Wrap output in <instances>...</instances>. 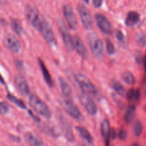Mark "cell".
Returning <instances> with one entry per match:
<instances>
[{
  "label": "cell",
  "instance_id": "cell-34",
  "mask_svg": "<svg viewBox=\"0 0 146 146\" xmlns=\"http://www.w3.org/2000/svg\"><path fill=\"white\" fill-rule=\"evenodd\" d=\"M127 136V133L125 130H121L118 133V138L121 140H125Z\"/></svg>",
  "mask_w": 146,
  "mask_h": 146
},
{
  "label": "cell",
  "instance_id": "cell-12",
  "mask_svg": "<svg viewBox=\"0 0 146 146\" xmlns=\"http://www.w3.org/2000/svg\"><path fill=\"white\" fill-rule=\"evenodd\" d=\"M3 42H4V46L11 52L17 54L21 50V44L19 41L13 34H7L4 36Z\"/></svg>",
  "mask_w": 146,
  "mask_h": 146
},
{
  "label": "cell",
  "instance_id": "cell-22",
  "mask_svg": "<svg viewBox=\"0 0 146 146\" xmlns=\"http://www.w3.org/2000/svg\"><path fill=\"white\" fill-rule=\"evenodd\" d=\"M135 115V108L133 106H129L125 113V121L127 123H131L134 119Z\"/></svg>",
  "mask_w": 146,
  "mask_h": 146
},
{
  "label": "cell",
  "instance_id": "cell-1",
  "mask_svg": "<svg viewBox=\"0 0 146 146\" xmlns=\"http://www.w3.org/2000/svg\"><path fill=\"white\" fill-rule=\"evenodd\" d=\"M29 103L32 109L38 114L48 119L51 117V111L48 106L36 95H31L29 97Z\"/></svg>",
  "mask_w": 146,
  "mask_h": 146
},
{
  "label": "cell",
  "instance_id": "cell-26",
  "mask_svg": "<svg viewBox=\"0 0 146 146\" xmlns=\"http://www.w3.org/2000/svg\"><path fill=\"white\" fill-rule=\"evenodd\" d=\"M7 98L11 102H12L13 104H14L15 105H17V106L19 107L20 108H22V109H25L26 108V105L24 104V103L21 100L19 99L18 98L15 97L14 96H13L12 94H7Z\"/></svg>",
  "mask_w": 146,
  "mask_h": 146
},
{
  "label": "cell",
  "instance_id": "cell-18",
  "mask_svg": "<svg viewBox=\"0 0 146 146\" xmlns=\"http://www.w3.org/2000/svg\"><path fill=\"white\" fill-rule=\"evenodd\" d=\"M38 65H39L40 68H41V73H42L43 77L44 78V81L46 83L47 85L49 87H52L54 85V81H53L52 78L51 76V74H49V71H48V68L46 66L45 64H44V61L41 59V58H38Z\"/></svg>",
  "mask_w": 146,
  "mask_h": 146
},
{
  "label": "cell",
  "instance_id": "cell-14",
  "mask_svg": "<svg viewBox=\"0 0 146 146\" xmlns=\"http://www.w3.org/2000/svg\"><path fill=\"white\" fill-rule=\"evenodd\" d=\"M15 84L19 92L24 96H27L29 94V87L27 81L22 76L18 75L15 78Z\"/></svg>",
  "mask_w": 146,
  "mask_h": 146
},
{
  "label": "cell",
  "instance_id": "cell-43",
  "mask_svg": "<svg viewBox=\"0 0 146 146\" xmlns=\"http://www.w3.org/2000/svg\"><path fill=\"white\" fill-rule=\"evenodd\" d=\"M0 50H1V48H0Z\"/></svg>",
  "mask_w": 146,
  "mask_h": 146
},
{
  "label": "cell",
  "instance_id": "cell-40",
  "mask_svg": "<svg viewBox=\"0 0 146 146\" xmlns=\"http://www.w3.org/2000/svg\"><path fill=\"white\" fill-rule=\"evenodd\" d=\"M83 1H84L85 3H88L89 0H83Z\"/></svg>",
  "mask_w": 146,
  "mask_h": 146
},
{
  "label": "cell",
  "instance_id": "cell-24",
  "mask_svg": "<svg viewBox=\"0 0 146 146\" xmlns=\"http://www.w3.org/2000/svg\"><path fill=\"white\" fill-rule=\"evenodd\" d=\"M11 26H12V29L14 31V32L19 36H21L23 33V27L22 24L20 20L17 19H14L11 20Z\"/></svg>",
  "mask_w": 146,
  "mask_h": 146
},
{
  "label": "cell",
  "instance_id": "cell-23",
  "mask_svg": "<svg viewBox=\"0 0 146 146\" xmlns=\"http://www.w3.org/2000/svg\"><path fill=\"white\" fill-rule=\"evenodd\" d=\"M121 78L123 81L126 84L130 86H133L135 84V78L133 74L129 71H125L121 74Z\"/></svg>",
  "mask_w": 146,
  "mask_h": 146
},
{
  "label": "cell",
  "instance_id": "cell-28",
  "mask_svg": "<svg viewBox=\"0 0 146 146\" xmlns=\"http://www.w3.org/2000/svg\"><path fill=\"white\" fill-rule=\"evenodd\" d=\"M143 132V125L140 121H137L133 126V133L135 136H140Z\"/></svg>",
  "mask_w": 146,
  "mask_h": 146
},
{
  "label": "cell",
  "instance_id": "cell-25",
  "mask_svg": "<svg viewBox=\"0 0 146 146\" xmlns=\"http://www.w3.org/2000/svg\"><path fill=\"white\" fill-rule=\"evenodd\" d=\"M111 86H112V88H113L114 91H115L118 95L123 96L124 94H125V88H124L122 86V84L120 82H118V81L113 80V81H112V83H111Z\"/></svg>",
  "mask_w": 146,
  "mask_h": 146
},
{
  "label": "cell",
  "instance_id": "cell-35",
  "mask_svg": "<svg viewBox=\"0 0 146 146\" xmlns=\"http://www.w3.org/2000/svg\"><path fill=\"white\" fill-rule=\"evenodd\" d=\"M93 4L96 8H99L101 5H102L103 0H92Z\"/></svg>",
  "mask_w": 146,
  "mask_h": 146
},
{
  "label": "cell",
  "instance_id": "cell-29",
  "mask_svg": "<svg viewBox=\"0 0 146 146\" xmlns=\"http://www.w3.org/2000/svg\"><path fill=\"white\" fill-rule=\"evenodd\" d=\"M106 49L108 54H111V55H113V54H115V48L113 43L110 39H106Z\"/></svg>",
  "mask_w": 146,
  "mask_h": 146
},
{
  "label": "cell",
  "instance_id": "cell-10",
  "mask_svg": "<svg viewBox=\"0 0 146 146\" xmlns=\"http://www.w3.org/2000/svg\"><path fill=\"white\" fill-rule=\"evenodd\" d=\"M79 100L81 105L83 106L86 111L88 114L91 115H94L97 113V108L96 104H94L92 98L89 96V95L86 93L83 92L80 94Z\"/></svg>",
  "mask_w": 146,
  "mask_h": 146
},
{
  "label": "cell",
  "instance_id": "cell-13",
  "mask_svg": "<svg viewBox=\"0 0 146 146\" xmlns=\"http://www.w3.org/2000/svg\"><path fill=\"white\" fill-rule=\"evenodd\" d=\"M95 19L99 29L105 34H111L112 32V26L109 20L104 15L97 14L95 16Z\"/></svg>",
  "mask_w": 146,
  "mask_h": 146
},
{
  "label": "cell",
  "instance_id": "cell-38",
  "mask_svg": "<svg viewBox=\"0 0 146 146\" xmlns=\"http://www.w3.org/2000/svg\"><path fill=\"white\" fill-rule=\"evenodd\" d=\"M143 61H144V66H145V69L146 71V54L145 55V56H144Z\"/></svg>",
  "mask_w": 146,
  "mask_h": 146
},
{
  "label": "cell",
  "instance_id": "cell-31",
  "mask_svg": "<svg viewBox=\"0 0 146 146\" xmlns=\"http://www.w3.org/2000/svg\"><path fill=\"white\" fill-rule=\"evenodd\" d=\"M9 111V106L6 102H0V114L6 115Z\"/></svg>",
  "mask_w": 146,
  "mask_h": 146
},
{
  "label": "cell",
  "instance_id": "cell-21",
  "mask_svg": "<svg viewBox=\"0 0 146 146\" xmlns=\"http://www.w3.org/2000/svg\"><path fill=\"white\" fill-rule=\"evenodd\" d=\"M76 129L77 131H78V133H79L81 138H82L84 141H86L89 144L92 143L93 138L92 136H91V134H90V133L87 131L86 128H85L84 127L82 126H77Z\"/></svg>",
  "mask_w": 146,
  "mask_h": 146
},
{
  "label": "cell",
  "instance_id": "cell-37",
  "mask_svg": "<svg viewBox=\"0 0 146 146\" xmlns=\"http://www.w3.org/2000/svg\"><path fill=\"white\" fill-rule=\"evenodd\" d=\"M29 115H31V116L32 117V118H34V119L36 121H37V122H38V121H39V118H37V117L36 116V115H34V114H32V113H31V111H29Z\"/></svg>",
  "mask_w": 146,
  "mask_h": 146
},
{
  "label": "cell",
  "instance_id": "cell-32",
  "mask_svg": "<svg viewBox=\"0 0 146 146\" xmlns=\"http://www.w3.org/2000/svg\"><path fill=\"white\" fill-rule=\"evenodd\" d=\"M135 61H136L137 64H141L143 61V56L141 52H137L135 54Z\"/></svg>",
  "mask_w": 146,
  "mask_h": 146
},
{
  "label": "cell",
  "instance_id": "cell-6",
  "mask_svg": "<svg viewBox=\"0 0 146 146\" xmlns=\"http://www.w3.org/2000/svg\"><path fill=\"white\" fill-rule=\"evenodd\" d=\"M75 79L84 93L88 94V95L95 94L96 93V89L94 84L84 74L78 73L75 76Z\"/></svg>",
  "mask_w": 146,
  "mask_h": 146
},
{
  "label": "cell",
  "instance_id": "cell-3",
  "mask_svg": "<svg viewBox=\"0 0 146 146\" xmlns=\"http://www.w3.org/2000/svg\"><path fill=\"white\" fill-rule=\"evenodd\" d=\"M26 16H27L28 21L31 24V25L37 31H38V29L41 26L44 17L40 15L37 9L34 6L28 4L26 7Z\"/></svg>",
  "mask_w": 146,
  "mask_h": 146
},
{
  "label": "cell",
  "instance_id": "cell-42",
  "mask_svg": "<svg viewBox=\"0 0 146 146\" xmlns=\"http://www.w3.org/2000/svg\"><path fill=\"white\" fill-rule=\"evenodd\" d=\"M145 84H146V81H145Z\"/></svg>",
  "mask_w": 146,
  "mask_h": 146
},
{
  "label": "cell",
  "instance_id": "cell-9",
  "mask_svg": "<svg viewBox=\"0 0 146 146\" xmlns=\"http://www.w3.org/2000/svg\"><path fill=\"white\" fill-rule=\"evenodd\" d=\"M63 13L69 29L72 30L76 29L78 27V20L72 7L70 5H65L63 7Z\"/></svg>",
  "mask_w": 146,
  "mask_h": 146
},
{
  "label": "cell",
  "instance_id": "cell-30",
  "mask_svg": "<svg viewBox=\"0 0 146 146\" xmlns=\"http://www.w3.org/2000/svg\"><path fill=\"white\" fill-rule=\"evenodd\" d=\"M136 42L138 46L145 47L146 46V36L144 34H140L136 37Z\"/></svg>",
  "mask_w": 146,
  "mask_h": 146
},
{
  "label": "cell",
  "instance_id": "cell-15",
  "mask_svg": "<svg viewBox=\"0 0 146 146\" xmlns=\"http://www.w3.org/2000/svg\"><path fill=\"white\" fill-rule=\"evenodd\" d=\"M73 39V46L74 49L76 51V52L83 58H85L87 56V50L85 45L83 43L82 40L78 36H74L72 38Z\"/></svg>",
  "mask_w": 146,
  "mask_h": 146
},
{
  "label": "cell",
  "instance_id": "cell-11",
  "mask_svg": "<svg viewBox=\"0 0 146 146\" xmlns=\"http://www.w3.org/2000/svg\"><path fill=\"white\" fill-rule=\"evenodd\" d=\"M58 28L60 31L61 36H62L63 41L65 44L66 48L68 49V51H72L74 50V46H73V39L72 37L70 35L66 27L61 20L58 21Z\"/></svg>",
  "mask_w": 146,
  "mask_h": 146
},
{
  "label": "cell",
  "instance_id": "cell-36",
  "mask_svg": "<svg viewBox=\"0 0 146 146\" xmlns=\"http://www.w3.org/2000/svg\"><path fill=\"white\" fill-rule=\"evenodd\" d=\"M14 63H15V66L17 68H19V69H21L23 68V65H22V63H21V61L19 60H17L16 59L14 61Z\"/></svg>",
  "mask_w": 146,
  "mask_h": 146
},
{
  "label": "cell",
  "instance_id": "cell-41",
  "mask_svg": "<svg viewBox=\"0 0 146 146\" xmlns=\"http://www.w3.org/2000/svg\"><path fill=\"white\" fill-rule=\"evenodd\" d=\"M132 146H139L138 145V144H136V143H135V144H133V145Z\"/></svg>",
  "mask_w": 146,
  "mask_h": 146
},
{
  "label": "cell",
  "instance_id": "cell-2",
  "mask_svg": "<svg viewBox=\"0 0 146 146\" xmlns=\"http://www.w3.org/2000/svg\"><path fill=\"white\" fill-rule=\"evenodd\" d=\"M38 31L41 32V35L43 36L44 38L48 43L50 46L56 47V40L54 31H53L52 28L50 26V24H48V21L44 18L43 19L41 26L38 29Z\"/></svg>",
  "mask_w": 146,
  "mask_h": 146
},
{
  "label": "cell",
  "instance_id": "cell-5",
  "mask_svg": "<svg viewBox=\"0 0 146 146\" xmlns=\"http://www.w3.org/2000/svg\"><path fill=\"white\" fill-rule=\"evenodd\" d=\"M77 9L84 28L87 30L91 29L93 27V19L89 10L83 4H78Z\"/></svg>",
  "mask_w": 146,
  "mask_h": 146
},
{
  "label": "cell",
  "instance_id": "cell-17",
  "mask_svg": "<svg viewBox=\"0 0 146 146\" xmlns=\"http://www.w3.org/2000/svg\"><path fill=\"white\" fill-rule=\"evenodd\" d=\"M58 84H59L60 88H61V93L64 98L71 99L72 96V90L68 83L62 77L58 78Z\"/></svg>",
  "mask_w": 146,
  "mask_h": 146
},
{
  "label": "cell",
  "instance_id": "cell-39",
  "mask_svg": "<svg viewBox=\"0 0 146 146\" xmlns=\"http://www.w3.org/2000/svg\"><path fill=\"white\" fill-rule=\"evenodd\" d=\"M0 81H1V82L3 84H4V81H3V79H2V78H1V76H0Z\"/></svg>",
  "mask_w": 146,
  "mask_h": 146
},
{
  "label": "cell",
  "instance_id": "cell-7",
  "mask_svg": "<svg viewBox=\"0 0 146 146\" xmlns=\"http://www.w3.org/2000/svg\"><path fill=\"white\" fill-rule=\"evenodd\" d=\"M61 105L63 108L65 110L66 112L71 117L74 118L75 120H80L81 118V113L80 112L78 107L74 104L72 100L69 98H64L61 101Z\"/></svg>",
  "mask_w": 146,
  "mask_h": 146
},
{
  "label": "cell",
  "instance_id": "cell-19",
  "mask_svg": "<svg viewBox=\"0 0 146 146\" xmlns=\"http://www.w3.org/2000/svg\"><path fill=\"white\" fill-rule=\"evenodd\" d=\"M140 20V15L136 11H129L125 18V24L128 27H131L138 24Z\"/></svg>",
  "mask_w": 146,
  "mask_h": 146
},
{
  "label": "cell",
  "instance_id": "cell-20",
  "mask_svg": "<svg viewBox=\"0 0 146 146\" xmlns=\"http://www.w3.org/2000/svg\"><path fill=\"white\" fill-rule=\"evenodd\" d=\"M101 133L106 142L107 143V144H108L110 135H111V129H110V123L107 119L104 120L101 123Z\"/></svg>",
  "mask_w": 146,
  "mask_h": 146
},
{
  "label": "cell",
  "instance_id": "cell-16",
  "mask_svg": "<svg viewBox=\"0 0 146 146\" xmlns=\"http://www.w3.org/2000/svg\"><path fill=\"white\" fill-rule=\"evenodd\" d=\"M24 138L30 146H45L43 141L34 133L27 132L24 134Z\"/></svg>",
  "mask_w": 146,
  "mask_h": 146
},
{
  "label": "cell",
  "instance_id": "cell-27",
  "mask_svg": "<svg viewBox=\"0 0 146 146\" xmlns=\"http://www.w3.org/2000/svg\"><path fill=\"white\" fill-rule=\"evenodd\" d=\"M126 97L128 100H138L140 98V91L139 90L130 89L127 92Z\"/></svg>",
  "mask_w": 146,
  "mask_h": 146
},
{
  "label": "cell",
  "instance_id": "cell-33",
  "mask_svg": "<svg viewBox=\"0 0 146 146\" xmlns=\"http://www.w3.org/2000/svg\"><path fill=\"white\" fill-rule=\"evenodd\" d=\"M115 36H116L117 40H118V41H120V42L124 41V38H125V37H124L123 34V32L121 31H119V30L117 31L116 34H115Z\"/></svg>",
  "mask_w": 146,
  "mask_h": 146
},
{
  "label": "cell",
  "instance_id": "cell-8",
  "mask_svg": "<svg viewBox=\"0 0 146 146\" xmlns=\"http://www.w3.org/2000/svg\"><path fill=\"white\" fill-rule=\"evenodd\" d=\"M58 123H59L62 133L64 134L66 139L69 142H73L74 141V135L69 121L63 114L59 113L58 114Z\"/></svg>",
  "mask_w": 146,
  "mask_h": 146
},
{
  "label": "cell",
  "instance_id": "cell-4",
  "mask_svg": "<svg viewBox=\"0 0 146 146\" xmlns=\"http://www.w3.org/2000/svg\"><path fill=\"white\" fill-rule=\"evenodd\" d=\"M88 44L91 48V52L96 58H100L104 54V43L95 34H89L88 38Z\"/></svg>",
  "mask_w": 146,
  "mask_h": 146
}]
</instances>
